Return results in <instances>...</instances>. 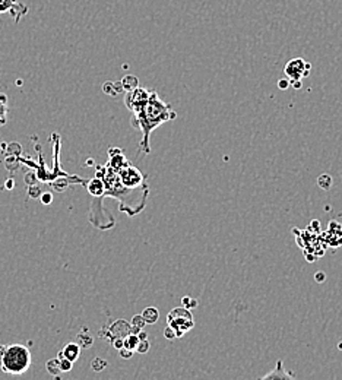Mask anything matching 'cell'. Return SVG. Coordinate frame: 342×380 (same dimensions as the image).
Instances as JSON below:
<instances>
[{"mask_svg":"<svg viewBox=\"0 0 342 380\" xmlns=\"http://www.w3.org/2000/svg\"><path fill=\"white\" fill-rule=\"evenodd\" d=\"M164 336H165L167 339H171V341L177 338V335H175V330H174V329H172L170 324H168V326L164 329Z\"/></svg>","mask_w":342,"mask_h":380,"instance_id":"cell-23","label":"cell"},{"mask_svg":"<svg viewBox=\"0 0 342 380\" xmlns=\"http://www.w3.org/2000/svg\"><path fill=\"white\" fill-rule=\"evenodd\" d=\"M149 348H151V343H149V341L148 339H142V341H139V343H137V346H136V352H139V354H146L148 351H149Z\"/></svg>","mask_w":342,"mask_h":380,"instance_id":"cell-17","label":"cell"},{"mask_svg":"<svg viewBox=\"0 0 342 380\" xmlns=\"http://www.w3.org/2000/svg\"><path fill=\"white\" fill-rule=\"evenodd\" d=\"M102 91H104L105 94L111 95V96H115V95H118V94H117V91H115V85H114V82H105V83H104V86H102Z\"/></svg>","mask_w":342,"mask_h":380,"instance_id":"cell-19","label":"cell"},{"mask_svg":"<svg viewBox=\"0 0 342 380\" xmlns=\"http://www.w3.org/2000/svg\"><path fill=\"white\" fill-rule=\"evenodd\" d=\"M311 64L305 61L304 58H292L289 60L284 67V75L288 80H301L305 76H310Z\"/></svg>","mask_w":342,"mask_h":380,"instance_id":"cell-4","label":"cell"},{"mask_svg":"<svg viewBox=\"0 0 342 380\" xmlns=\"http://www.w3.org/2000/svg\"><path fill=\"white\" fill-rule=\"evenodd\" d=\"M139 338H137V335L136 333H129L124 339H123V342H124V346L126 348H129V349H136V346H137V343H139Z\"/></svg>","mask_w":342,"mask_h":380,"instance_id":"cell-15","label":"cell"},{"mask_svg":"<svg viewBox=\"0 0 342 380\" xmlns=\"http://www.w3.org/2000/svg\"><path fill=\"white\" fill-rule=\"evenodd\" d=\"M32 364V355L28 346L22 343L0 345V367L6 374H23Z\"/></svg>","mask_w":342,"mask_h":380,"instance_id":"cell-2","label":"cell"},{"mask_svg":"<svg viewBox=\"0 0 342 380\" xmlns=\"http://www.w3.org/2000/svg\"><path fill=\"white\" fill-rule=\"evenodd\" d=\"M51 200H53V196H51V193H47V194H44V196H42V203L48 205Z\"/></svg>","mask_w":342,"mask_h":380,"instance_id":"cell-27","label":"cell"},{"mask_svg":"<svg viewBox=\"0 0 342 380\" xmlns=\"http://www.w3.org/2000/svg\"><path fill=\"white\" fill-rule=\"evenodd\" d=\"M324 272H316V275H314V279L317 281V282H323L324 281Z\"/></svg>","mask_w":342,"mask_h":380,"instance_id":"cell-26","label":"cell"},{"mask_svg":"<svg viewBox=\"0 0 342 380\" xmlns=\"http://www.w3.org/2000/svg\"><path fill=\"white\" fill-rule=\"evenodd\" d=\"M136 335H137V338H139L140 341H142V339H148V335H146V332H145L143 329H140Z\"/></svg>","mask_w":342,"mask_h":380,"instance_id":"cell-29","label":"cell"},{"mask_svg":"<svg viewBox=\"0 0 342 380\" xmlns=\"http://www.w3.org/2000/svg\"><path fill=\"white\" fill-rule=\"evenodd\" d=\"M79 355H80V345H79V343H75V342L67 343V345L60 351V354H58V357L67 358V360L72 361V362H75V361L79 358Z\"/></svg>","mask_w":342,"mask_h":380,"instance_id":"cell-9","label":"cell"},{"mask_svg":"<svg viewBox=\"0 0 342 380\" xmlns=\"http://www.w3.org/2000/svg\"><path fill=\"white\" fill-rule=\"evenodd\" d=\"M111 343H113V346H114L115 349H120V348L124 346L123 338H113V339H111Z\"/></svg>","mask_w":342,"mask_h":380,"instance_id":"cell-24","label":"cell"},{"mask_svg":"<svg viewBox=\"0 0 342 380\" xmlns=\"http://www.w3.org/2000/svg\"><path fill=\"white\" fill-rule=\"evenodd\" d=\"M120 82H121V86H123V89L126 92H129V91H132V89L139 86V79L134 75H126Z\"/></svg>","mask_w":342,"mask_h":380,"instance_id":"cell-13","label":"cell"},{"mask_svg":"<svg viewBox=\"0 0 342 380\" xmlns=\"http://www.w3.org/2000/svg\"><path fill=\"white\" fill-rule=\"evenodd\" d=\"M4 13H9L18 23L28 13V6L20 0H0V16Z\"/></svg>","mask_w":342,"mask_h":380,"instance_id":"cell-6","label":"cell"},{"mask_svg":"<svg viewBox=\"0 0 342 380\" xmlns=\"http://www.w3.org/2000/svg\"><path fill=\"white\" fill-rule=\"evenodd\" d=\"M145 324H146V323H145L142 314H136V316H133L132 323H130V326H132V333H137L140 329L145 327Z\"/></svg>","mask_w":342,"mask_h":380,"instance_id":"cell-14","label":"cell"},{"mask_svg":"<svg viewBox=\"0 0 342 380\" xmlns=\"http://www.w3.org/2000/svg\"><path fill=\"white\" fill-rule=\"evenodd\" d=\"M142 317H143V320H145L146 324H153V323H156L158 319H159V311H158V308H155V307H146V308L142 311Z\"/></svg>","mask_w":342,"mask_h":380,"instance_id":"cell-11","label":"cell"},{"mask_svg":"<svg viewBox=\"0 0 342 380\" xmlns=\"http://www.w3.org/2000/svg\"><path fill=\"white\" fill-rule=\"evenodd\" d=\"M183 305H184L186 308L191 310L193 307L197 305V301H196V300H191L190 297H184V298H183Z\"/></svg>","mask_w":342,"mask_h":380,"instance_id":"cell-22","label":"cell"},{"mask_svg":"<svg viewBox=\"0 0 342 380\" xmlns=\"http://www.w3.org/2000/svg\"><path fill=\"white\" fill-rule=\"evenodd\" d=\"M6 94H0V126H4L9 114V101Z\"/></svg>","mask_w":342,"mask_h":380,"instance_id":"cell-12","label":"cell"},{"mask_svg":"<svg viewBox=\"0 0 342 380\" xmlns=\"http://www.w3.org/2000/svg\"><path fill=\"white\" fill-rule=\"evenodd\" d=\"M289 85L295 89H300L301 88V80H289Z\"/></svg>","mask_w":342,"mask_h":380,"instance_id":"cell-28","label":"cell"},{"mask_svg":"<svg viewBox=\"0 0 342 380\" xmlns=\"http://www.w3.org/2000/svg\"><path fill=\"white\" fill-rule=\"evenodd\" d=\"M175 117H177V113L172 110L171 104L162 101L155 91H151L145 104L139 110L133 111L132 118H130L132 126L142 132V140L139 143L140 151H143L145 153H149L151 152V143H149L151 133L162 123L174 120Z\"/></svg>","mask_w":342,"mask_h":380,"instance_id":"cell-1","label":"cell"},{"mask_svg":"<svg viewBox=\"0 0 342 380\" xmlns=\"http://www.w3.org/2000/svg\"><path fill=\"white\" fill-rule=\"evenodd\" d=\"M260 379H262V380H266V379H294V374L288 373V371L285 370L282 361L278 360V361H276V367H275L272 371H269V373H266L265 376H262Z\"/></svg>","mask_w":342,"mask_h":380,"instance_id":"cell-8","label":"cell"},{"mask_svg":"<svg viewBox=\"0 0 342 380\" xmlns=\"http://www.w3.org/2000/svg\"><path fill=\"white\" fill-rule=\"evenodd\" d=\"M91 365H92V368H94L95 371H101V370H104V368L107 367V361H104V360H101V358H95Z\"/></svg>","mask_w":342,"mask_h":380,"instance_id":"cell-20","label":"cell"},{"mask_svg":"<svg viewBox=\"0 0 342 380\" xmlns=\"http://www.w3.org/2000/svg\"><path fill=\"white\" fill-rule=\"evenodd\" d=\"M88 190L89 193L96 197V199H104V183L99 177H95L92 180H89L88 183Z\"/></svg>","mask_w":342,"mask_h":380,"instance_id":"cell-10","label":"cell"},{"mask_svg":"<svg viewBox=\"0 0 342 380\" xmlns=\"http://www.w3.org/2000/svg\"><path fill=\"white\" fill-rule=\"evenodd\" d=\"M278 86H279V89H286L288 86H289V80L288 79H281L279 82H278Z\"/></svg>","mask_w":342,"mask_h":380,"instance_id":"cell-25","label":"cell"},{"mask_svg":"<svg viewBox=\"0 0 342 380\" xmlns=\"http://www.w3.org/2000/svg\"><path fill=\"white\" fill-rule=\"evenodd\" d=\"M110 332H111V339L113 338H123L124 339L129 333H132V326L126 320H117L115 323L111 324Z\"/></svg>","mask_w":342,"mask_h":380,"instance_id":"cell-7","label":"cell"},{"mask_svg":"<svg viewBox=\"0 0 342 380\" xmlns=\"http://www.w3.org/2000/svg\"><path fill=\"white\" fill-rule=\"evenodd\" d=\"M117 174H118L121 183H123L126 187L136 189V187H140V186L146 184V183H145V175H143L136 167H133L130 162H129L126 167H123L121 170H118Z\"/></svg>","mask_w":342,"mask_h":380,"instance_id":"cell-5","label":"cell"},{"mask_svg":"<svg viewBox=\"0 0 342 380\" xmlns=\"http://www.w3.org/2000/svg\"><path fill=\"white\" fill-rule=\"evenodd\" d=\"M168 324L175 330V335L177 338H181L187 330H190L193 327V316L190 313L189 308L186 307H177V308H172L170 313H168Z\"/></svg>","mask_w":342,"mask_h":380,"instance_id":"cell-3","label":"cell"},{"mask_svg":"<svg viewBox=\"0 0 342 380\" xmlns=\"http://www.w3.org/2000/svg\"><path fill=\"white\" fill-rule=\"evenodd\" d=\"M118 352H120V357L121 358H124V360H130L132 357H133V349H129V348H126V346H123V348H120L118 349Z\"/></svg>","mask_w":342,"mask_h":380,"instance_id":"cell-21","label":"cell"},{"mask_svg":"<svg viewBox=\"0 0 342 380\" xmlns=\"http://www.w3.org/2000/svg\"><path fill=\"white\" fill-rule=\"evenodd\" d=\"M317 184L323 189V190H327L330 189L332 186V177L329 174H322L319 178H317Z\"/></svg>","mask_w":342,"mask_h":380,"instance_id":"cell-16","label":"cell"},{"mask_svg":"<svg viewBox=\"0 0 342 380\" xmlns=\"http://www.w3.org/2000/svg\"><path fill=\"white\" fill-rule=\"evenodd\" d=\"M72 365H73L72 361H69L67 358L58 357V367H60V371H70V370H72Z\"/></svg>","mask_w":342,"mask_h":380,"instance_id":"cell-18","label":"cell"}]
</instances>
